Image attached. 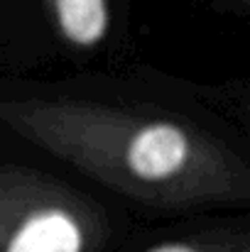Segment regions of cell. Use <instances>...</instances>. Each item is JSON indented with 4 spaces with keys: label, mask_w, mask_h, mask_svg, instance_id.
<instances>
[{
    "label": "cell",
    "mask_w": 250,
    "mask_h": 252,
    "mask_svg": "<svg viewBox=\"0 0 250 252\" xmlns=\"http://www.w3.org/2000/svg\"><path fill=\"white\" fill-rule=\"evenodd\" d=\"M0 120L27 142L145 206L196 208L250 196L246 162L194 125L96 100L20 98Z\"/></svg>",
    "instance_id": "6da1fadb"
},
{
    "label": "cell",
    "mask_w": 250,
    "mask_h": 252,
    "mask_svg": "<svg viewBox=\"0 0 250 252\" xmlns=\"http://www.w3.org/2000/svg\"><path fill=\"white\" fill-rule=\"evenodd\" d=\"M103 233L101 208L71 186L0 164V252H86Z\"/></svg>",
    "instance_id": "7a4b0ae2"
},
{
    "label": "cell",
    "mask_w": 250,
    "mask_h": 252,
    "mask_svg": "<svg viewBox=\"0 0 250 252\" xmlns=\"http://www.w3.org/2000/svg\"><path fill=\"white\" fill-rule=\"evenodd\" d=\"M59 34L79 49L103 42L110 25L108 0H44Z\"/></svg>",
    "instance_id": "3957f363"
}]
</instances>
